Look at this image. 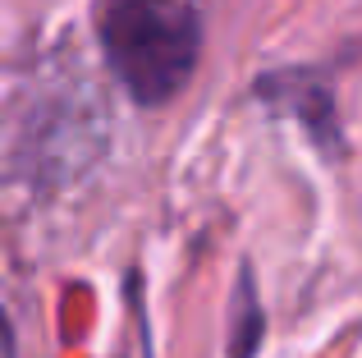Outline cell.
I'll return each mask as SVG.
<instances>
[{"mask_svg":"<svg viewBox=\"0 0 362 358\" xmlns=\"http://www.w3.org/2000/svg\"><path fill=\"white\" fill-rule=\"evenodd\" d=\"M101 51L138 106H165L184 92L202 55L193 0H101Z\"/></svg>","mask_w":362,"mask_h":358,"instance_id":"obj_1","label":"cell"},{"mask_svg":"<svg viewBox=\"0 0 362 358\" xmlns=\"http://www.w3.org/2000/svg\"><path fill=\"white\" fill-rule=\"evenodd\" d=\"M0 358H14V326H9L5 308H0Z\"/></svg>","mask_w":362,"mask_h":358,"instance_id":"obj_2","label":"cell"}]
</instances>
